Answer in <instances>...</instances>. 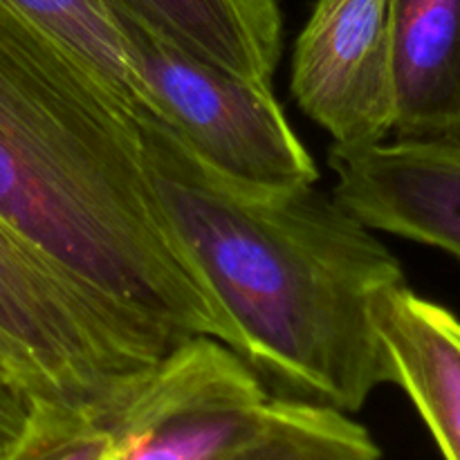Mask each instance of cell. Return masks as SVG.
<instances>
[{
    "label": "cell",
    "instance_id": "obj_5",
    "mask_svg": "<svg viewBox=\"0 0 460 460\" xmlns=\"http://www.w3.org/2000/svg\"><path fill=\"white\" fill-rule=\"evenodd\" d=\"M272 391L229 346L184 340L117 413L111 460H220L254 431Z\"/></svg>",
    "mask_w": 460,
    "mask_h": 460
},
{
    "label": "cell",
    "instance_id": "obj_14",
    "mask_svg": "<svg viewBox=\"0 0 460 460\" xmlns=\"http://www.w3.org/2000/svg\"><path fill=\"white\" fill-rule=\"evenodd\" d=\"M9 452H4V449H0V460H4V456H7Z\"/></svg>",
    "mask_w": 460,
    "mask_h": 460
},
{
    "label": "cell",
    "instance_id": "obj_9",
    "mask_svg": "<svg viewBox=\"0 0 460 460\" xmlns=\"http://www.w3.org/2000/svg\"><path fill=\"white\" fill-rule=\"evenodd\" d=\"M115 13L173 48L272 88L283 52L279 0H106Z\"/></svg>",
    "mask_w": 460,
    "mask_h": 460
},
{
    "label": "cell",
    "instance_id": "obj_13",
    "mask_svg": "<svg viewBox=\"0 0 460 460\" xmlns=\"http://www.w3.org/2000/svg\"><path fill=\"white\" fill-rule=\"evenodd\" d=\"M40 407L12 364L0 353V449L9 452L30 429Z\"/></svg>",
    "mask_w": 460,
    "mask_h": 460
},
{
    "label": "cell",
    "instance_id": "obj_10",
    "mask_svg": "<svg viewBox=\"0 0 460 460\" xmlns=\"http://www.w3.org/2000/svg\"><path fill=\"white\" fill-rule=\"evenodd\" d=\"M395 137H460V0H391Z\"/></svg>",
    "mask_w": 460,
    "mask_h": 460
},
{
    "label": "cell",
    "instance_id": "obj_7",
    "mask_svg": "<svg viewBox=\"0 0 460 460\" xmlns=\"http://www.w3.org/2000/svg\"><path fill=\"white\" fill-rule=\"evenodd\" d=\"M332 196L373 232L436 247L460 263V137H395L328 151Z\"/></svg>",
    "mask_w": 460,
    "mask_h": 460
},
{
    "label": "cell",
    "instance_id": "obj_8",
    "mask_svg": "<svg viewBox=\"0 0 460 460\" xmlns=\"http://www.w3.org/2000/svg\"><path fill=\"white\" fill-rule=\"evenodd\" d=\"M373 319L389 385L400 386L445 460H460V319L398 283L377 295Z\"/></svg>",
    "mask_w": 460,
    "mask_h": 460
},
{
    "label": "cell",
    "instance_id": "obj_11",
    "mask_svg": "<svg viewBox=\"0 0 460 460\" xmlns=\"http://www.w3.org/2000/svg\"><path fill=\"white\" fill-rule=\"evenodd\" d=\"M0 9L70 57L137 126L151 121L124 22L106 0H0Z\"/></svg>",
    "mask_w": 460,
    "mask_h": 460
},
{
    "label": "cell",
    "instance_id": "obj_6",
    "mask_svg": "<svg viewBox=\"0 0 460 460\" xmlns=\"http://www.w3.org/2000/svg\"><path fill=\"white\" fill-rule=\"evenodd\" d=\"M296 106L335 148H364L395 128L391 0H317L290 63Z\"/></svg>",
    "mask_w": 460,
    "mask_h": 460
},
{
    "label": "cell",
    "instance_id": "obj_1",
    "mask_svg": "<svg viewBox=\"0 0 460 460\" xmlns=\"http://www.w3.org/2000/svg\"><path fill=\"white\" fill-rule=\"evenodd\" d=\"M0 220L130 317L241 355V332L162 205L137 121L3 9Z\"/></svg>",
    "mask_w": 460,
    "mask_h": 460
},
{
    "label": "cell",
    "instance_id": "obj_2",
    "mask_svg": "<svg viewBox=\"0 0 460 460\" xmlns=\"http://www.w3.org/2000/svg\"><path fill=\"white\" fill-rule=\"evenodd\" d=\"M139 137L171 223L241 332V358L279 395L359 411L389 385L373 304L404 283L394 252L319 182L252 191L207 171L164 126L142 124Z\"/></svg>",
    "mask_w": 460,
    "mask_h": 460
},
{
    "label": "cell",
    "instance_id": "obj_12",
    "mask_svg": "<svg viewBox=\"0 0 460 460\" xmlns=\"http://www.w3.org/2000/svg\"><path fill=\"white\" fill-rule=\"evenodd\" d=\"M220 460H382V452L350 413L272 395L254 431Z\"/></svg>",
    "mask_w": 460,
    "mask_h": 460
},
{
    "label": "cell",
    "instance_id": "obj_4",
    "mask_svg": "<svg viewBox=\"0 0 460 460\" xmlns=\"http://www.w3.org/2000/svg\"><path fill=\"white\" fill-rule=\"evenodd\" d=\"M121 22L151 124L164 126L207 171L252 191L319 182L317 164L272 88Z\"/></svg>",
    "mask_w": 460,
    "mask_h": 460
},
{
    "label": "cell",
    "instance_id": "obj_3",
    "mask_svg": "<svg viewBox=\"0 0 460 460\" xmlns=\"http://www.w3.org/2000/svg\"><path fill=\"white\" fill-rule=\"evenodd\" d=\"M178 344L90 292L0 220V353L40 409L115 416Z\"/></svg>",
    "mask_w": 460,
    "mask_h": 460
}]
</instances>
